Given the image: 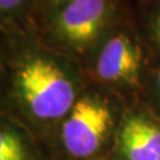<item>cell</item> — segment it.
Returning <instances> with one entry per match:
<instances>
[{"label":"cell","instance_id":"6da1fadb","mask_svg":"<svg viewBox=\"0 0 160 160\" xmlns=\"http://www.w3.org/2000/svg\"><path fill=\"white\" fill-rule=\"evenodd\" d=\"M5 36L13 102L36 120L65 118L86 88L81 63L45 44L34 28Z\"/></svg>","mask_w":160,"mask_h":160},{"label":"cell","instance_id":"7a4b0ae2","mask_svg":"<svg viewBox=\"0 0 160 160\" xmlns=\"http://www.w3.org/2000/svg\"><path fill=\"white\" fill-rule=\"evenodd\" d=\"M133 12L129 0H70L36 18L34 30L45 44L81 63Z\"/></svg>","mask_w":160,"mask_h":160},{"label":"cell","instance_id":"3957f363","mask_svg":"<svg viewBox=\"0 0 160 160\" xmlns=\"http://www.w3.org/2000/svg\"><path fill=\"white\" fill-rule=\"evenodd\" d=\"M86 62L96 86L131 95L142 92L152 63L135 28L134 12L100 42Z\"/></svg>","mask_w":160,"mask_h":160},{"label":"cell","instance_id":"277c9868","mask_svg":"<svg viewBox=\"0 0 160 160\" xmlns=\"http://www.w3.org/2000/svg\"><path fill=\"white\" fill-rule=\"evenodd\" d=\"M108 89L84 88L62 126L65 148L77 158L94 154L104 142L114 122V98Z\"/></svg>","mask_w":160,"mask_h":160},{"label":"cell","instance_id":"5b68a950","mask_svg":"<svg viewBox=\"0 0 160 160\" xmlns=\"http://www.w3.org/2000/svg\"><path fill=\"white\" fill-rule=\"evenodd\" d=\"M120 141L128 160L160 158V126L141 112H133L125 118Z\"/></svg>","mask_w":160,"mask_h":160},{"label":"cell","instance_id":"8992f818","mask_svg":"<svg viewBox=\"0 0 160 160\" xmlns=\"http://www.w3.org/2000/svg\"><path fill=\"white\" fill-rule=\"evenodd\" d=\"M134 23L149 58L160 64V0H151L134 7Z\"/></svg>","mask_w":160,"mask_h":160},{"label":"cell","instance_id":"52a82bcc","mask_svg":"<svg viewBox=\"0 0 160 160\" xmlns=\"http://www.w3.org/2000/svg\"><path fill=\"white\" fill-rule=\"evenodd\" d=\"M34 28L32 0H0V31L10 33Z\"/></svg>","mask_w":160,"mask_h":160},{"label":"cell","instance_id":"ba28073f","mask_svg":"<svg viewBox=\"0 0 160 160\" xmlns=\"http://www.w3.org/2000/svg\"><path fill=\"white\" fill-rule=\"evenodd\" d=\"M10 128L0 126V160H28L22 139Z\"/></svg>","mask_w":160,"mask_h":160},{"label":"cell","instance_id":"9c48e42d","mask_svg":"<svg viewBox=\"0 0 160 160\" xmlns=\"http://www.w3.org/2000/svg\"><path fill=\"white\" fill-rule=\"evenodd\" d=\"M141 92L146 95L148 103L160 112V64L149 68Z\"/></svg>","mask_w":160,"mask_h":160},{"label":"cell","instance_id":"30bf717a","mask_svg":"<svg viewBox=\"0 0 160 160\" xmlns=\"http://www.w3.org/2000/svg\"><path fill=\"white\" fill-rule=\"evenodd\" d=\"M34 7V19L44 14L46 12H50L58 6L63 5L70 0H32Z\"/></svg>","mask_w":160,"mask_h":160},{"label":"cell","instance_id":"8fae6325","mask_svg":"<svg viewBox=\"0 0 160 160\" xmlns=\"http://www.w3.org/2000/svg\"><path fill=\"white\" fill-rule=\"evenodd\" d=\"M8 70V44L5 33L0 31V82L7 75Z\"/></svg>","mask_w":160,"mask_h":160},{"label":"cell","instance_id":"7c38bea8","mask_svg":"<svg viewBox=\"0 0 160 160\" xmlns=\"http://www.w3.org/2000/svg\"><path fill=\"white\" fill-rule=\"evenodd\" d=\"M147 1H151V0H137V5H139V4H143V2H147Z\"/></svg>","mask_w":160,"mask_h":160},{"label":"cell","instance_id":"4fadbf2b","mask_svg":"<svg viewBox=\"0 0 160 160\" xmlns=\"http://www.w3.org/2000/svg\"><path fill=\"white\" fill-rule=\"evenodd\" d=\"M158 160H160V158H159V159H158Z\"/></svg>","mask_w":160,"mask_h":160}]
</instances>
